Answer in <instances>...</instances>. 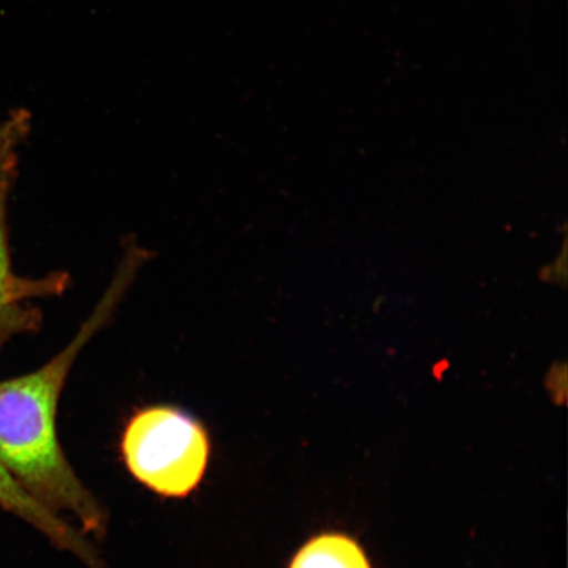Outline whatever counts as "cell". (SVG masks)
Masks as SVG:
<instances>
[{
    "instance_id": "3957f363",
    "label": "cell",
    "mask_w": 568,
    "mask_h": 568,
    "mask_svg": "<svg viewBox=\"0 0 568 568\" xmlns=\"http://www.w3.org/2000/svg\"><path fill=\"white\" fill-rule=\"evenodd\" d=\"M18 149L0 155V352L13 337L40 331L42 314L30 304L34 300L61 296L71 281L67 273L42 278L20 276L12 266L9 237V203L18 175Z\"/></svg>"
},
{
    "instance_id": "8992f818",
    "label": "cell",
    "mask_w": 568,
    "mask_h": 568,
    "mask_svg": "<svg viewBox=\"0 0 568 568\" xmlns=\"http://www.w3.org/2000/svg\"><path fill=\"white\" fill-rule=\"evenodd\" d=\"M31 130V116L24 110L13 112L0 120V155L12 148H19Z\"/></svg>"
},
{
    "instance_id": "5b68a950",
    "label": "cell",
    "mask_w": 568,
    "mask_h": 568,
    "mask_svg": "<svg viewBox=\"0 0 568 568\" xmlns=\"http://www.w3.org/2000/svg\"><path fill=\"white\" fill-rule=\"evenodd\" d=\"M290 568H371V565L353 539L325 535L303 546Z\"/></svg>"
},
{
    "instance_id": "6da1fadb",
    "label": "cell",
    "mask_w": 568,
    "mask_h": 568,
    "mask_svg": "<svg viewBox=\"0 0 568 568\" xmlns=\"http://www.w3.org/2000/svg\"><path fill=\"white\" fill-rule=\"evenodd\" d=\"M151 255L136 241L124 244L109 286L70 343L36 371L0 381V467L42 506L74 517L84 536L103 538L109 516L62 450L60 397L78 357L115 317Z\"/></svg>"
},
{
    "instance_id": "277c9868",
    "label": "cell",
    "mask_w": 568,
    "mask_h": 568,
    "mask_svg": "<svg viewBox=\"0 0 568 568\" xmlns=\"http://www.w3.org/2000/svg\"><path fill=\"white\" fill-rule=\"evenodd\" d=\"M0 508L30 524L55 548L80 559L88 568H106L101 554L77 527L42 506L9 473L0 467Z\"/></svg>"
},
{
    "instance_id": "7a4b0ae2",
    "label": "cell",
    "mask_w": 568,
    "mask_h": 568,
    "mask_svg": "<svg viewBox=\"0 0 568 568\" xmlns=\"http://www.w3.org/2000/svg\"><path fill=\"white\" fill-rule=\"evenodd\" d=\"M122 456L140 485L169 499H183L207 473L211 442L203 424L187 412L154 406L140 409L128 422Z\"/></svg>"
}]
</instances>
